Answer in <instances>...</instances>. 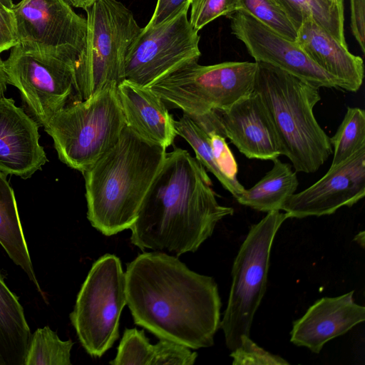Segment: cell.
<instances>
[{
  "label": "cell",
  "instance_id": "obj_1",
  "mask_svg": "<svg viewBox=\"0 0 365 365\" xmlns=\"http://www.w3.org/2000/svg\"><path fill=\"white\" fill-rule=\"evenodd\" d=\"M125 274L126 304L136 325L192 349L214 344L221 300L213 277L158 251L138 255Z\"/></svg>",
  "mask_w": 365,
  "mask_h": 365
},
{
  "label": "cell",
  "instance_id": "obj_2",
  "mask_svg": "<svg viewBox=\"0 0 365 365\" xmlns=\"http://www.w3.org/2000/svg\"><path fill=\"white\" fill-rule=\"evenodd\" d=\"M211 185L203 165L187 150L166 153L130 228L131 243L177 257L197 251L218 222L234 213L218 203Z\"/></svg>",
  "mask_w": 365,
  "mask_h": 365
},
{
  "label": "cell",
  "instance_id": "obj_3",
  "mask_svg": "<svg viewBox=\"0 0 365 365\" xmlns=\"http://www.w3.org/2000/svg\"><path fill=\"white\" fill-rule=\"evenodd\" d=\"M166 149L124 126L118 142L83 173L87 218L95 229L111 236L130 228Z\"/></svg>",
  "mask_w": 365,
  "mask_h": 365
},
{
  "label": "cell",
  "instance_id": "obj_4",
  "mask_svg": "<svg viewBox=\"0 0 365 365\" xmlns=\"http://www.w3.org/2000/svg\"><path fill=\"white\" fill-rule=\"evenodd\" d=\"M256 63L253 91L271 118L282 155L295 172L315 173L332 154L330 137L314 114L319 88L269 63Z\"/></svg>",
  "mask_w": 365,
  "mask_h": 365
},
{
  "label": "cell",
  "instance_id": "obj_5",
  "mask_svg": "<svg viewBox=\"0 0 365 365\" xmlns=\"http://www.w3.org/2000/svg\"><path fill=\"white\" fill-rule=\"evenodd\" d=\"M86 11V36L74 64L78 101L124 81L125 58L141 32L132 11L118 0H96Z\"/></svg>",
  "mask_w": 365,
  "mask_h": 365
},
{
  "label": "cell",
  "instance_id": "obj_6",
  "mask_svg": "<svg viewBox=\"0 0 365 365\" xmlns=\"http://www.w3.org/2000/svg\"><path fill=\"white\" fill-rule=\"evenodd\" d=\"M125 125L117 87L68 103L44 127L59 160L82 173L118 140Z\"/></svg>",
  "mask_w": 365,
  "mask_h": 365
},
{
  "label": "cell",
  "instance_id": "obj_7",
  "mask_svg": "<svg viewBox=\"0 0 365 365\" xmlns=\"http://www.w3.org/2000/svg\"><path fill=\"white\" fill-rule=\"evenodd\" d=\"M289 218L279 210L267 212L253 225L234 260L232 282L220 328L232 351L243 336H250L255 314L267 288L271 249L282 223Z\"/></svg>",
  "mask_w": 365,
  "mask_h": 365
},
{
  "label": "cell",
  "instance_id": "obj_8",
  "mask_svg": "<svg viewBox=\"0 0 365 365\" xmlns=\"http://www.w3.org/2000/svg\"><path fill=\"white\" fill-rule=\"evenodd\" d=\"M256 62L186 63L150 88L172 108L190 118L224 110L253 91Z\"/></svg>",
  "mask_w": 365,
  "mask_h": 365
},
{
  "label": "cell",
  "instance_id": "obj_9",
  "mask_svg": "<svg viewBox=\"0 0 365 365\" xmlns=\"http://www.w3.org/2000/svg\"><path fill=\"white\" fill-rule=\"evenodd\" d=\"M126 302L121 262L115 255L106 254L93 264L70 314L78 338L89 355L102 356L118 339Z\"/></svg>",
  "mask_w": 365,
  "mask_h": 365
},
{
  "label": "cell",
  "instance_id": "obj_10",
  "mask_svg": "<svg viewBox=\"0 0 365 365\" xmlns=\"http://www.w3.org/2000/svg\"><path fill=\"white\" fill-rule=\"evenodd\" d=\"M187 11L156 27L142 29L128 49L124 80L150 87L183 65L198 61L200 37Z\"/></svg>",
  "mask_w": 365,
  "mask_h": 365
},
{
  "label": "cell",
  "instance_id": "obj_11",
  "mask_svg": "<svg viewBox=\"0 0 365 365\" xmlns=\"http://www.w3.org/2000/svg\"><path fill=\"white\" fill-rule=\"evenodd\" d=\"M4 67L8 83L19 90L29 113L43 128L75 93L74 67L61 59L17 44Z\"/></svg>",
  "mask_w": 365,
  "mask_h": 365
},
{
  "label": "cell",
  "instance_id": "obj_12",
  "mask_svg": "<svg viewBox=\"0 0 365 365\" xmlns=\"http://www.w3.org/2000/svg\"><path fill=\"white\" fill-rule=\"evenodd\" d=\"M19 44L73 66L86 36V18L64 0H21L13 7Z\"/></svg>",
  "mask_w": 365,
  "mask_h": 365
},
{
  "label": "cell",
  "instance_id": "obj_13",
  "mask_svg": "<svg viewBox=\"0 0 365 365\" xmlns=\"http://www.w3.org/2000/svg\"><path fill=\"white\" fill-rule=\"evenodd\" d=\"M227 16L232 33L245 44L255 62L269 63L318 88H340L338 81L317 66L295 41L242 9Z\"/></svg>",
  "mask_w": 365,
  "mask_h": 365
},
{
  "label": "cell",
  "instance_id": "obj_14",
  "mask_svg": "<svg viewBox=\"0 0 365 365\" xmlns=\"http://www.w3.org/2000/svg\"><path fill=\"white\" fill-rule=\"evenodd\" d=\"M365 196V148L330 167L318 181L285 200L280 210L289 218L320 217L351 207Z\"/></svg>",
  "mask_w": 365,
  "mask_h": 365
},
{
  "label": "cell",
  "instance_id": "obj_15",
  "mask_svg": "<svg viewBox=\"0 0 365 365\" xmlns=\"http://www.w3.org/2000/svg\"><path fill=\"white\" fill-rule=\"evenodd\" d=\"M219 115L226 138L249 159L273 160L282 155L271 118L259 94L252 91Z\"/></svg>",
  "mask_w": 365,
  "mask_h": 365
},
{
  "label": "cell",
  "instance_id": "obj_16",
  "mask_svg": "<svg viewBox=\"0 0 365 365\" xmlns=\"http://www.w3.org/2000/svg\"><path fill=\"white\" fill-rule=\"evenodd\" d=\"M39 124L13 98H0V171L28 179L48 162Z\"/></svg>",
  "mask_w": 365,
  "mask_h": 365
},
{
  "label": "cell",
  "instance_id": "obj_17",
  "mask_svg": "<svg viewBox=\"0 0 365 365\" xmlns=\"http://www.w3.org/2000/svg\"><path fill=\"white\" fill-rule=\"evenodd\" d=\"M354 291L316 301L293 322L290 341L319 354L331 339L344 334L364 322L365 307L354 299Z\"/></svg>",
  "mask_w": 365,
  "mask_h": 365
},
{
  "label": "cell",
  "instance_id": "obj_18",
  "mask_svg": "<svg viewBox=\"0 0 365 365\" xmlns=\"http://www.w3.org/2000/svg\"><path fill=\"white\" fill-rule=\"evenodd\" d=\"M302 15L295 42L317 66L338 81L341 89L358 91L364 76L362 58L352 54L347 46L340 43L307 14Z\"/></svg>",
  "mask_w": 365,
  "mask_h": 365
},
{
  "label": "cell",
  "instance_id": "obj_19",
  "mask_svg": "<svg viewBox=\"0 0 365 365\" xmlns=\"http://www.w3.org/2000/svg\"><path fill=\"white\" fill-rule=\"evenodd\" d=\"M117 91L125 125L145 140L167 148L178 135L175 120L150 88L124 80Z\"/></svg>",
  "mask_w": 365,
  "mask_h": 365
},
{
  "label": "cell",
  "instance_id": "obj_20",
  "mask_svg": "<svg viewBox=\"0 0 365 365\" xmlns=\"http://www.w3.org/2000/svg\"><path fill=\"white\" fill-rule=\"evenodd\" d=\"M197 354L189 347L166 339L151 344L143 330L125 329L112 365H192Z\"/></svg>",
  "mask_w": 365,
  "mask_h": 365
},
{
  "label": "cell",
  "instance_id": "obj_21",
  "mask_svg": "<svg viewBox=\"0 0 365 365\" xmlns=\"http://www.w3.org/2000/svg\"><path fill=\"white\" fill-rule=\"evenodd\" d=\"M31 335L23 307L0 274V364H23Z\"/></svg>",
  "mask_w": 365,
  "mask_h": 365
},
{
  "label": "cell",
  "instance_id": "obj_22",
  "mask_svg": "<svg viewBox=\"0 0 365 365\" xmlns=\"http://www.w3.org/2000/svg\"><path fill=\"white\" fill-rule=\"evenodd\" d=\"M0 245L10 259L24 271L38 292L41 293L20 221L14 192L6 175L1 171Z\"/></svg>",
  "mask_w": 365,
  "mask_h": 365
},
{
  "label": "cell",
  "instance_id": "obj_23",
  "mask_svg": "<svg viewBox=\"0 0 365 365\" xmlns=\"http://www.w3.org/2000/svg\"><path fill=\"white\" fill-rule=\"evenodd\" d=\"M272 161V169L235 198L240 204L269 212L280 210L285 200L295 193L299 185L296 172L289 163H283L278 158Z\"/></svg>",
  "mask_w": 365,
  "mask_h": 365
},
{
  "label": "cell",
  "instance_id": "obj_24",
  "mask_svg": "<svg viewBox=\"0 0 365 365\" xmlns=\"http://www.w3.org/2000/svg\"><path fill=\"white\" fill-rule=\"evenodd\" d=\"M240 9L295 41L302 15L292 0H240Z\"/></svg>",
  "mask_w": 365,
  "mask_h": 365
},
{
  "label": "cell",
  "instance_id": "obj_25",
  "mask_svg": "<svg viewBox=\"0 0 365 365\" xmlns=\"http://www.w3.org/2000/svg\"><path fill=\"white\" fill-rule=\"evenodd\" d=\"M175 126L177 135L184 138L193 149L196 159L237 198L245 188L238 180H231L220 171L212 157L208 133L185 113L175 120Z\"/></svg>",
  "mask_w": 365,
  "mask_h": 365
},
{
  "label": "cell",
  "instance_id": "obj_26",
  "mask_svg": "<svg viewBox=\"0 0 365 365\" xmlns=\"http://www.w3.org/2000/svg\"><path fill=\"white\" fill-rule=\"evenodd\" d=\"M73 342L61 340L49 327L37 329L31 335L24 365H71Z\"/></svg>",
  "mask_w": 365,
  "mask_h": 365
},
{
  "label": "cell",
  "instance_id": "obj_27",
  "mask_svg": "<svg viewBox=\"0 0 365 365\" xmlns=\"http://www.w3.org/2000/svg\"><path fill=\"white\" fill-rule=\"evenodd\" d=\"M333 159L330 167L347 160L365 148V111L347 107L346 114L335 134L330 138Z\"/></svg>",
  "mask_w": 365,
  "mask_h": 365
},
{
  "label": "cell",
  "instance_id": "obj_28",
  "mask_svg": "<svg viewBox=\"0 0 365 365\" xmlns=\"http://www.w3.org/2000/svg\"><path fill=\"white\" fill-rule=\"evenodd\" d=\"M340 43L347 46L344 30V0H292Z\"/></svg>",
  "mask_w": 365,
  "mask_h": 365
},
{
  "label": "cell",
  "instance_id": "obj_29",
  "mask_svg": "<svg viewBox=\"0 0 365 365\" xmlns=\"http://www.w3.org/2000/svg\"><path fill=\"white\" fill-rule=\"evenodd\" d=\"M189 21L197 31L221 16L240 10V0H191Z\"/></svg>",
  "mask_w": 365,
  "mask_h": 365
},
{
  "label": "cell",
  "instance_id": "obj_30",
  "mask_svg": "<svg viewBox=\"0 0 365 365\" xmlns=\"http://www.w3.org/2000/svg\"><path fill=\"white\" fill-rule=\"evenodd\" d=\"M233 365H287L283 358L272 354L254 342L250 336H243L240 345L230 355Z\"/></svg>",
  "mask_w": 365,
  "mask_h": 365
},
{
  "label": "cell",
  "instance_id": "obj_31",
  "mask_svg": "<svg viewBox=\"0 0 365 365\" xmlns=\"http://www.w3.org/2000/svg\"><path fill=\"white\" fill-rule=\"evenodd\" d=\"M212 157L220 171L227 178L237 181L238 167L225 138L214 132H207Z\"/></svg>",
  "mask_w": 365,
  "mask_h": 365
},
{
  "label": "cell",
  "instance_id": "obj_32",
  "mask_svg": "<svg viewBox=\"0 0 365 365\" xmlns=\"http://www.w3.org/2000/svg\"><path fill=\"white\" fill-rule=\"evenodd\" d=\"M190 1L191 0H157L153 16L143 29L154 28L171 20L184 10L188 9Z\"/></svg>",
  "mask_w": 365,
  "mask_h": 365
},
{
  "label": "cell",
  "instance_id": "obj_33",
  "mask_svg": "<svg viewBox=\"0 0 365 365\" xmlns=\"http://www.w3.org/2000/svg\"><path fill=\"white\" fill-rule=\"evenodd\" d=\"M19 44L12 9L0 4V53Z\"/></svg>",
  "mask_w": 365,
  "mask_h": 365
},
{
  "label": "cell",
  "instance_id": "obj_34",
  "mask_svg": "<svg viewBox=\"0 0 365 365\" xmlns=\"http://www.w3.org/2000/svg\"><path fill=\"white\" fill-rule=\"evenodd\" d=\"M351 27L353 35L365 51V0H350Z\"/></svg>",
  "mask_w": 365,
  "mask_h": 365
},
{
  "label": "cell",
  "instance_id": "obj_35",
  "mask_svg": "<svg viewBox=\"0 0 365 365\" xmlns=\"http://www.w3.org/2000/svg\"><path fill=\"white\" fill-rule=\"evenodd\" d=\"M8 81L6 72L4 67V61L0 57V98L4 96L6 90Z\"/></svg>",
  "mask_w": 365,
  "mask_h": 365
},
{
  "label": "cell",
  "instance_id": "obj_36",
  "mask_svg": "<svg viewBox=\"0 0 365 365\" xmlns=\"http://www.w3.org/2000/svg\"><path fill=\"white\" fill-rule=\"evenodd\" d=\"M71 6L81 8L85 11L88 9L96 0H64Z\"/></svg>",
  "mask_w": 365,
  "mask_h": 365
},
{
  "label": "cell",
  "instance_id": "obj_37",
  "mask_svg": "<svg viewBox=\"0 0 365 365\" xmlns=\"http://www.w3.org/2000/svg\"><path fill=\"white\" fill-rule=\"evenodd\" d=\"M364 231H361L358 233L354 240L356 241L361 247H364V242H365V234Z\"/></svg>",
  "mask_w": 365,
  "mask_h": 365
},
{
  "label": "cell",
  "instance_id": "obj_38",
  "mask_svg": "<svg viewBox=\"0 0 365 365\" xmlns=\"http://www.w3.org/2000/svg\"><path fill=\"white\" fill-rule=\"evenodd\" d=\"M0 4L9 9H13L14 6L12 0H0Z\"/></svg>",
  "mask_w": 365,
  "mask_h": 365
}]
</instances>
